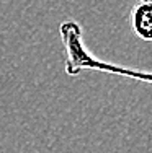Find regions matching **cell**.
Returning <instances> with one entry per match:
<instances>
[{"label":"cell","mask_w":152,"mask_h":153,"mask_svg":"<svg viewBox=\"0 0 152 153\" xmlns=\"http://www.w3.org/2000/svg\"><path fill=\"white\" fill-rule=\"evenodd\" d=\"M59 33H61L64 49H66V74L67 75L74 76L84 70H98V72H105V74L129 76V78H134V80L152 83V72L121 67V65L97 59L84 44L82 28L75 21L72 20L64 21L59 26Z\"/></svg>","instance_id":"1"},{"label":"cell","mask_w":152,"mask_h":153,"mask_svg":"<svg viewBox=\"0 0 152 153\" xmlns=\"http://www.w3.org/2000/svg\"><path fill=\"white\" fill-rule=\"evenodd\" d=\"M131 26L137 38L152 41V0H136L131 8Z\"/></svg>","instance_id":"2"}]
</instances>
